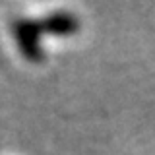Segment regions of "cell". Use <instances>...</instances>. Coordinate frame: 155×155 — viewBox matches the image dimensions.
I'll return each mask as SVG.
<instances>
[{
    "mask_svg": "<svg viewBox=\"0 0 155 155\" xmlns=\"http://www.w3.org/2000/svg\"><path fill=\"white\" fill-rule=\"evenodd\" d=\"M14 37L18 39V45L21 54L31 62H39L43 58V52L39 48V31L37 23L31 19H18L12 23Z\"/></svg>",
    "mask_w": 155,
    "mask_h": 155,
    "instance_id": "1",
    "label": "cell"
}]
</instances>
